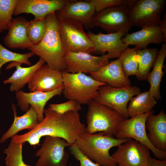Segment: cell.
I'll return each mask as SVG.
<instances>
[{"instance_id": "e0dca14e", "label": "cell", "mask_w": 166, "mask_h": 166, "mask_svg": "<svg viewBox=\"0 0 166 166\" xmlns=\"http://www.w3.org/2000/svg\"><path fill=\"white\" fill-rule=\"evenodd\" d=\"M63 89L62 86L49 92L39 91L26 92L20 90L16 92V97L20 109L26 112L30 106L36 111L38 123L44 119V107L48 101L54 96H60Z\"/></svg>"}, {"instance_id": "5b68a950", "label": "cell", "mask_w": 166, "mask_h": 166, "mask_svg": "<svg viewBox=\"0 0 166 166\" xmlns=\"http://www.w3.org/2000/svg\"><path fill=\"white\" fill-rule=\"evenodd\" d=\"M88 105L85 132L92 134L100 132L104 135L115 136L119 124L126 119L113 109L94 100Z\"/></svg>"}, {"instance_id": "d590c367", "label": "cell", "mask_w": 166, "mask_h": 166, "mask_svg": "<svg viewBox=\"0 0 166 166\" xmlns=\"http://www.w3.org/2000/svg\"><path fill=\"white\" fill-rule=\"evenodd\" d=\"M147 166H166V160H156L150 156L148 159Z\"/></svg>"}, {"instance_id": "2e32d148", "label": "cell", "mask_w": 166, "mask_h": 166, "mask_svg": "<svg viewBox=\"0 0 166 166\" xmlns=\"http://www.w3.org/2000/svg\"><path fill=\"white\" fill-rule=\"evenodd\" d=\"M62 71L50 68L44 64L35 73L27 84L31 92H49L63 86Z\"/></svg>"}, {"instance_id": "1f68e13d", "label": "cell", "mask_w": 166, "mask_h": 166, "mask_svg": "<svg viewBox=\"0 0 166 166\" xmlns=\"http://www.w3.org/2000/svg\"><path fill=\"white\" fill-rule=\"evenodd\" d=\"M18 0H0V34L8 30Z\"/></svg>"}, {"instance_id": "d4e9b609", "label": "cell", "mask_w": 166, "mask_h": 166, "mask_svg": "<svg viewBox=\"0 0 166 166\" xmlns=\"http://www.w3.org/2000/svg\"><path fill=\"white\" fill-rule=\"evenodd\" d=\"M166 57V43H164L159 50L153 66L152 70L149 73L146 80L150 85L149 91L158 101L162 99L160 93V87L161 82L164 75L163 69Z\"/></svg>"}, {"instance_id": "ffe728a7", "label": "cell", "mask_w": 166, "mask_h": 166, "mask_svg": "<svg viewBox=\"0 0 166 166\" xmlns=\"http://www.w3.org/2000/svg\"><path fill=\"white\" fill-rule=\"evenodd\" d=\"M28 21L22 17L13 18L3 39L7 47L11 49H29L31 48L33 45L29 39L27 32Z\"/></svg>"}, {"instance_id": "8d00e7d4", "label": "cell", "mask_w": 166, "mask_h": 166, "mask_svg": "<svg viewBox=\"0 0 166 166\" xmlns=\"http://www.w3.org/2000/svg\"><path fill=\"white\" fill-rule=\"evenodd\" d=\"M166 12L163 15V19L160 23L159 26L161 27L163 33L165 43H166Z\"/></svg>"}, {"instance_id": "30bf717a", "label": "cell", "mask_w": 166, "mask_h": 166, "mask_svg": "<svg viewBox=\"0 0 166 166\" xmlns=\"http://www.w3.org/2000/svg\"><path fill=\"white\" fill-rule=\"evenodd\" d=\"M166 4L165 0H137L128 14L132 26H159Z\"/></svg>"}, {"instance_id": "4316f807", "label": "cell", "mask_w": 166, "mask_h": 166, "mask_svg": "<svg viewBox=\"0 0 166 166\" xmlns=\"http://www.w3.org/2000/svg\"><path fill=\"white\" fill-rule=\"evenodd\" d=\"M159 50L156 48L138 49L136 51L138 68L135 75L137 80L145 81L153 66Z\"/></svg>"}, {"instance_id": "4fadbf2b", "label": "cell", "mask_w": 166, "mask_h": 166, "mask_svg": "<svg viewBox=\"0 0 166 166\" xmlns=\"http://www.w3.org/2000/svg\"><path fill=\"white\" fill-rule=\"evenodd\" d=\"M109 59L106 54L98 56L85 52H67L64 57L65 71L90 73L108 64Z\"/></svg>"}, {"instance_id": "ac0fdd59", "label": "cell", "mask_w": 166, "mask_h": 166, "mask_svg": "<svg viewBox=\"0 0 166 166\" xmlns=\"http://www.w3.org/2000/svg\"><path fill=\"white\" fill-rule=\"evenodd\" d=\"M67 0H18L14 15L30 14L34 19L46 18L49 14L55 12L65 5Z\"/></svg>"}, {"instance_id": "44dd1931", "label": "cell", "mask_w": 166, "mask_h": 166, "mask_svg": "<svg viewBox=\"0 0 166 166\" xmlns=\"http://www.w3.org/2000/svg\"><path fill=\"white\" fill-rule=\"evenodd\" d=\"M121 40L124 44L135 45L139 49L147 48L151 43L159 45L163 42L165 43L163 33L159 26H146L136 32L128 33Z\"/></svg>"}, {"instance_id": "7c38bea8", "label": "cell", "mask_w": 166, "mask_h": 166, "mask_svg": "<svg viewBox=\"0 0 166 166\" xmlns=\"http://www.w3.org/2000/svg\"><path fill=\"white\" fill-rule=\"evenodd\" d=\"M150 149L132 139L121 144L111 155L118 166H147Z\"/></svg>"}, {"instance_id": "9a60e30c", "label": "cell", "mask_w": 166, "mask_h": 166, "mask_svg": "<svg viewBox=\"0 0 166 166\" xmlns=\"http://www.w3.org/2000/svg\"><path fill=\"white\" fill-rule=\"evenodd\" d=\"M122 31L105 34L101 32L95 34L90 31L87 33L94 45L93 53L104 54L105 52L109 59L119 58L122 53L128 48L122 42L121 38L126 34Z\"/></svg>"}, {"instance_id": "277c9868", "label": "cell", "mask_w": 166, "mask_h": 166, "mask_svg": "<svg viewBox=\"0 0 166 166\" xmlns=\"http://www.w3.org/2000/svg\"><path fill=\"white\" fill-rule=\"evenodd\" d=\"M65 97L69 100H74L80 105L88 104L98 96L100 87L107 84L95 80L85 73L79 72H62Z\"/></svg>"}, {"instance_id": "d6986e66", "label": "cell", "mask_w": 166, "mask_h": 166, "mask_svg": "<svg viewBox=\"0 0 166 166\" xmlns=\"http://www.w3.org/2000/svg\"><path fill=\"white\" fill-rule=\"evenodd\" d=\"M89 74L95 80L106 83L113 87L131 85V81L123 72L118 58Z\"/></svg>"}, {"instance_id": "5bb4252c", "label": "cell", "mask_w": 166, "mask_h": 166, "mask_svg": "<svg viewBox=\"0 0 166 166\" xmlns=\"http://www.w3.org/2000/svg\"><path fill=\"white\" fill-rule=\"evenodd\" d=\"M96 14L93 6L87 0H67L64 6L56 11L58 19H65L81 22L86 29L94 27L93 20Z\"/></svg>"}, {"instance_id": "83f0119b", "label": "cell", "mask_w": 166, "mask_h": 166, "mask_svg": "<svg viewBox=\"0 0 166 166\" xmlns=\"http://www.w3.org/2000/svg\"><path fill=\"white\" fill-rule=\"evenodd\" d=\"M139 49L137 46L128 48L122 53L119 57L121 67L125 75L128 77L136 75L138 68V60L136 53Z\"/></svg>"}, {"instance_id": "3957f363", "label": "cell", "mask_w": 166, "mask_h": 166, "mask_svg": "<svg viewBox=\"0 0 166 166\" xmlns=\"http://www.w3.org/2000/svg\"><path fill=\"white\" fill-rule=\"evenodd\" d=\"M131 139H118L101 132L92 134L85 132L74 143L86 156L100 166H117L109 153L110 149Z\"/></svg>"}, {"instance_id": "52a82bcc", "label": "cell", "mask_w": 166, "mask_h": 166, "mask_svg": "<svg viewBox=\"0 0 166 166\" xmlns=\"http://www.w3.org/2000/svg\"><path fill=\"white\" fill-rule=\"evenodd\" d=\"M153 110L145 113L125 119L119 124L115 136L118 139L132 138L148 147L159 160H166V152L161 151L154 147L149 140L145 128L147 118Z\"/></svg>"}, {"instance_id": "603a6c76", "label": "cell", "mask_w": 166, "mask_h": 166, "mask_svg": "<svg viewBox=\"0 0 166 166\" xmlns=\"http://www.w3.org/2000/svg\"><path fill=\"white\" fill-rule=\"evenodd\" d=\"M45 63L42 58L34 65L28 67H23L21 66L22 64L18 62H12L6 67L9 69L15 66L16 69L11 77L3 81L4 84H10L11 91L17 92L20 90L31 80L35 72Z\"/></svg>"}, {"instance_id": "e575fe53", "label": "cell", "mask_w": 166, "mask_h": 166, "mask_svg": "<svg viewBox=\"0 0 166 166\" xmlns=\"http://www.w3.org/2000/svg\"><path fill=\"white\" fill-rule=\"evenodd\" d=\"M70 153L79 162L80 166H101L86 156L74 143L69 146Z\"/></svg>"}, {"instance_id": "8fae6325", "label": "cell", "mask_w": 166, "mask_h": 166, "mask_svg": "<svg viewBox=\"0 0 166 166\" xmlns=\"http://www.w3.org/2000/svg\"><path fill=\"white\" fill-rule=\"evenodd\" d=\"M70 145L61 138L45 136L35 154L39 159L35 166H68L69 155L65 148Z\"/></svg>"}, {"instance_id": "484cf974", "label": "cell", "mask_w": 166, "mask_h": 166, "mask_svg": "<svg viewBox=\"0 0 166 166\" xmlns=\"http://www.w3.org/2000/svg\"><path fill=\"white\" fill-rule=\"evenodd\" d=\"M157 101L149 91L140 93L132 97L128 106L129 116L132 117L138 115L151 111Z\"/></svg>"}, {"instance_id": "6da1fadb", "label": "cell", "mask_w": 166, "mask_h": 166, "mask_svg": "<svg viewBox=\"0 0 166 166\" xmlns=\"http://www.w3.org/2000/svg\"><path fill=\"white\" fill-rule=\"evenodd\" d=\"M44 119L34 129L22 135H16L11 140L16 143L27 142L35 146L39 144L42 137L49 136L61 138L71 145L85 132L86 126L81 122L78 112L59 114L48 108L44 109Z\"/></svg>"}, {"instance_id": "8992f818", "label": "cell", "mask_w": 166, "mask_h": 166, "mask_svg": "<svg viewBox=\"0 0 166 166\" xmlns=\"http://www.w3.org/2000/svg\"><path fill=\"white\" fill-rule=\"evenodd\" d=\"M58 20L60 35L66 53H93L94 44L85 32L81 22L65 19Z\"/></svg>"}, {"instance_id": "cb8c5ba5", "label": "cell", "mask_w": 166, "mask_h": 166, "mask_svg": "<svg viewBox=\"0 0 166 166\" xmlns=\"http://www.w3.org/2000/svg\"><path fill=\"white\" fill-rule=\"evenodd\" d=\"M11 107L14 113V121L1 138V143H4L9 138L17 134L20 131L26 129L29 131L32 130L38 123L37 112L33 106H30L29 109L21 116H17L16 106L14 103H12Z\"/></svg>"}, {"instance_id": "f546056e", "label": "cell", "mask_w": 166, "mask_h": 166, "mask_svg": "<svg viewBox=\"0 0 166 166\" xmlns=\"http://www.w3.org/2000/svg\"><path fill=\"white\" fill-rule=\"evenodd\" d=\"M34 55L32 52L23 54L13 52L5 48L0 43V75L2 66L8 62H18L31 66V63L29 58Z\"/></svg>"}, {"instance_id": "4dcf8cb0", "label": "cell", "mask_w": 166, "mask_h": 166, "mask_svg": "<svg viewBox=\"0 0 166 166\" xmlns=\"http://www.w3.org/2000/svg\"><path fill=\"white\" fill-rule=\"evenodd\" d=\"M46 18L28 21L27 28L28 38L33 45L39 44L45 35L46 28Z\"/></svg>"}, {"instance_id": "7a4b0ae2", "label": "cell", "mask_w": 166, "mask_h": 166, "mask_svg": "<svg viewBox=\"0 0 166 166\" xmlns=\"http://www.w3.org/2000/svg\"><path fill=\"white\" fill-rule=\"evenodd\" d=\"M46 19V30L42 40L29 50L43 59L50 68L65 71L64 57L66 53L61 41L55 12L48 15Z\"/></svg>"}, {"instance_id": "9c48e42d", "label": "cell", "mask_w": 166, "mask_h": 166, "mask_svg": "<svg viewBox=\"0 0 166 166\" xmlns=\"http://www.w3.org/2000/svg\"><path fill=\"white\" fill-rule=\"evenodd\" d=\"M131 9L128 5H122L96 13L93 25L101 28L108 34L120 31L128 33L132 26L128 15Z\"/></svg>"}, {"instance_id": "7402d4cb", "label": "cell", "mask_w": 166, "mask_h": 166, "mask_svg": "<svg viewBox=\"0 0 166 166\" xmlns=\"http://www.w3.org/2000/svg\"><path fill=\"white\" fill-rule=\"evenodd\" d=\"M146 129L148 137L153 145L158 149L166 152V114L162 110L157 115L153 113L147 117Z\"/></svg>"}, {"instance_id": "d6a6232c", "label": "cell", "mask_w": 166, "mask_h": 166, "mask_svg": "<svg viewBox=\"0 0 166 166\" xmlns=\"http://www.w3.org/2000/svg\"><path fill=\"white\" fill-rule=\"evenodd\" d=\"M94 6L96 13L113 7L127 5L131 8L137 0H87Z\"/></svg>"}, {"instance_id": "836d02e7", "label": "cell", "mask_w": 166, "mask_h": 166, "mask_svg": "<svg viewBox=\"0 0 166 166\" xmlns=\"http://www.w3.org/2000/svg\"><path fill=\"white\" fill-rule=\"evenodd\" d=\"M48 108L59 114L70 111L78 112L81 109V105L74 100H69L60 104H50Z\"/></svg>"}, {"instance_id": "ba28073f", "label": "cell", "mask_w": 166, "mask_h": 166, "mask_svg": "<svg viewBox=\"0 0 166 166\" xmlns=\"http://www.w3.org/2000/svg\"><path fill=\"white\" fill-rule=\"evenodd\" d=\"M140 91V89L136 86L116 88L107 84L100 87L98 95L94 100L100 104L113 109L127 119L129 117L128 104Z\"/></svg>"}, {"instance_id": "f1b7e54d", "label": "cell", "mask_w": 166, "mask_h": 166, "mask_svg": "<svg viewBox=\"0 0 166 166\" xmlns=\"http://www.w3.org/2000/svg\"><path fill=\"white\" fill-rule=\"evenodd\" d=\"M24 143H16L11 140L4 153L6 154L5 159L6 166H31L26 164L22 157V146Z\"/></svg>"}]
</instances>
